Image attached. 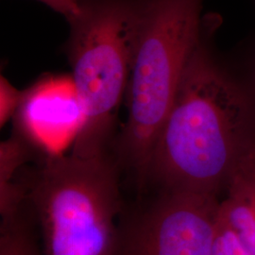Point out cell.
Wrapping results in <instances>:
<instances>
[{
    "label": "cell",
    "mask_w": 255,
    "mask_h": 255,
    "mask_svg": "<svg viewBox=\"0 0 255 255\" xmlns=\"http://www.w3.org/2000/svg\"><path fill=\"white\" fill-rule=\"evenodd\" d=\"M219 17L210 13L159 131L146 188L221 199L242 158L255 146L254 104L211 47Z\"/></svg>",
    "instance_id": "6da1fadb"
},
{
    "label": "cell",
    "mask_w": 255,
    "mask_h": 255,
    "mask_svg": "<svg viewBox=\"0 0 255 255\" xmlns=\"http://www.w3.org/2000/svg\"><path fill=\"white\" fill-rule=\"evenodd\" d=\"M204 0H144L126 91L128 119L112 151L122 173L145 191L150 156L182 70L206 25Z\"/></svg>",
    "instance_id": "7a4b0ae2"
},
{
    "label": "cell",
    "mask_w": 255,
    "mask_h": 255,
    "mask_svg": "<svg viewBox=\"0 0 255 255\" xmlns=\"http://www.w3.org/2000/svg\"><path fill=\"white\" fill-rule=\"evenodd\" d=\"M122 171L110 151L41 158L23 178L45 255H115Z\"/></svg>",
    "instance_id": "3957f363"
},
{
    "label": "cell",
    "mask_w": 255,
    "mask_h": 255,
    "mask_svg": "<svg viewBox=\"0 0 255 255\" xmlns=\"http://www.w3.org/2000/svg\"><path fill=\"white\" fill-rule=\"evenodd\" d=\"M68 20L65 53L82 98L86 121L72 153L93 156L112 151L119 107L141 27L144 0H77Z\"/></svg>",
    "instance_id": "277c9868"
},
{
    "label": "cell",
    "mask_w": 255,
    "mask_h": 255,
    "mask_svg": "<svg viewBox=\"0 0 255 255\" xmlns=\"http://www.w3.org/2000/svg\"><path fill=\"white\" fill-rule=\"evenodd\" d=\"M219 197L159 192L146 208L119 225L115 255H212Z\"/></svg>",
    "instance_id": "5b68a950"
},
{
    "label": "cell",
    "mask_w": 255,
    "mask_h": 255,
    "mask_svg": "<svg viewBox=\"0 0 255 255\" xmlns=\"http://www.w3.org/2000/svg\"><path fill=\"white\" fill-rule=\"evenodd\" d=\"M13 132L45 157L65 154L86 121L71 74H46L24 90L13 117Z\"/></svg>",
    "instance_id": "8992f818"
},
{
    "label": "cell",
    "mask_w": 255,
    "mask_h": 255,
    "mask_svg": "<svg viewBox=\"0 0 255 255\" xmlns=\"http://www.w3.org/2000/svg\"><path fill=\"white\" fill-rule=\"evenodd\" d=\"M218 225L234 232L255 255V146L229 180L219 201Z\"/></svg>",
    "instance_id": "52a82bcc"
},
{
    "label": "cell",
    "mask_w": 255,
    "mask_h": 255,
    "mask_svg": "<svg viewBox=\"0 0 255 255\" xmlns=\"http://www.w3.org/2000/svg\"><path fill=\"white\" fill-rule=\"evenodd\" d=\"M36 151L25 139L13 132L0 145V213L1 220L15 217L25 205L26 190L19 181V170Z\"/></svg>",
    "instance_id": "ba28073f"
},
{
    "label": "cell",
    "mask_w": 255,
    "mask_h": 255,
    "mask_svg": "<svg viewBox=\"0 0 255 255\" xmlns=\"http://www.w3.org/2000/svg\"><path fill=\"white\" fill-rule=\"evenodd\" d=\"M0 255H42L22 211L1 222Z\"/></svg>",
    "instance_id": "9c48e42d"
},
{
    "label": "cell",
    "mask_w": 255,
    "mask_h": 255,
    "mask_svg": "<svg viewBox=\"0 0 255 255\" xmlns=\"http://www.w3.org/2000/svg\"><path fill=\"white\" fill-rule=\"evenodd\" d=\"M24 90H19L7 80L0 77V126L3 128L9 119H13L23 99Z\"/></svg>",
    "instance_id": "30bf717a"
},
{
    "label": "cell",
    "mask_w": 255,
    "mask_h": 255,
    "mask_svg": "<svg viewBox=\"0 0 255 255\" xmlns=\"http://www.w3.org/2000/svg\"><path fill=\"white\" fill-rule=\"evenodd\" d=\"M212 255H255L237 235L217 223V233Z\"/></svg>",
    "instance_id": "8fae6325"
},
{
    "label": "cell",
    "mask_w": 255,
    "mask_h": 255,
    "mask_svg": "<svg viewBox=\"0 0 255 255\" xmlns=\"http://www.w3.org/2000/svg\"><path fill=\"white\" fill-rule=\"evenodd\" d=\"M38 2L46 5L55 12L63 15L66 21L73 18L78 13L79 7L77 0H36Z\"/></svg>",
    "instance_id": "7c38bea8"
},
{
    "label": "cell",
    "mask_w": 255,
    "mask_h": 255,
    "mask_svg": "<svg viewBox=\"0 0 255 255\" xmlns=\"http://www.w3.org/2000/svg\"></svg>",
    "instance_id": "4fadbf2b"
}]
</instances>
